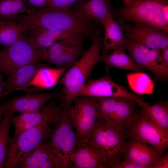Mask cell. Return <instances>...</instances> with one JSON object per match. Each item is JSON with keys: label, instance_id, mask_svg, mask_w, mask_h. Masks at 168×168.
<instances>
[{"label": "cell", "instance_id": "obj_1", "mask_svg": "<svg viewBox=\"0 0 168 168\" xmlns=\"http://www.w3.org/2000/svg\"><path fill=\"white\" fill-rule=\"evenodd\" d=\"M30 29L42 27L68 31L85 39H92L98 30L93 22L72 8L56 9L44 7L32 10L23 18Z\"/></svg>", "mask_w": 168, "mask_h": 168}, {"label": "cell", "instance_id": "obj_2", "mask_svg": "<svg viewBox=\"0 0 168 168\" xmlns=\"http://www.w3.org/2000/svg\"><path fill=\"white\" fill-rule=\"evenodd\" d=\"M89 49L65 73L58 83L64 86L61 97L64 105L69 107L86 83L94 66L101 61L100 50L102 44L101 30L97 31Z\"/></svg>", "mask_w": 168, "mask_h": 168}, {"label": "cell", "instance_id": "obj_3", "mask_svg": "<svg viewBox=\"0 0 168 168\" xmlns=\"http://www.w3.org/2000/svg\"><path fill=\"white\" fill-rule=\"evenodd\" d=\"M112 13L122 22L144 23L168 32V0H133Z\"/></svg>", "mask_w": 168, "mask_h": 168}, {"label": "cell", "instance_id": "obj_4", "mask_svg": "<svg viewBox=\"0 0 168 168\" xmlns=\"http://www.w3.org/2000/svg\"><path fill=\"white\" fill-rule=\"evenodd\" d=\"M124 129L114 123L98 120L87 142L106 160L109 168L120 162L125 142Z\"/></svg>", "mask_w": 168, "mask_h": 168}, {"label": "cell", "instance_id": "obj_5", "mask_svg": "<svg viewBox=\"0 0 168 168\" xmlns=\"http://www.w3.org/2000/svg\"><path fill=\"white\" fill-rule=\"evenodd\" d=\"M68 107H64L58 120L51 130L49 147L59 168L73 167L70 156L78 144L76 133L68 116Z\"/></svg>", "mask_w": 168, "mask_h": 168}, {"label": "cell", "instance_id": "obj_6", "mask_svg": "<svg viewBox=\"0 0 168 168\" xmlns=\"http://www.w3.org/2000/svg\"><path fill=\"white\" fill-rule=\"evenodd\" d=\"M68 107V113L76 130L78 145L87 142L99 113L94 97L79 96Z\"/></svg>", "mask_w": 168, "mask_h": 168}, {"label": "cell", "instance_id": "obj_7", "mask_svg": "<svg viewBox=\"0 0 168 168\" xmlns=\"http://www.w3.org/2000/svg\"><path fill=\"white\" fill-rule=\"evenodd\" d=\"M49 124L45 123L10 137L4 168L18 167L27 154L40 143L50 138L51 130Z\"/></svg>", "mask_w": 168, "mask_h": 168}, {"label": "cell", "instance_id": "obj_8", "mask_svg": "<svg viewBox=\"0 0 168 168\" xmlns=\"http://www.w3.org/2000/svg\"><path fill=\"white\" fill-rule=\"evenodd\" d=\"M131 139L150 145L161 155L168 147V133L149 119L142 110L127 128Z\"/></svg>", "mask_w": 168, "mask_h": 168}, {"label": "cell", "instance_id": "obj_9", "mask_svg": "<svg viewBox=\"0 0 168 168\" xmlns=\"http://www.w3.org/2000/svg\"><path fill=\"white\" fill-rule=\"evenodd\" d=\"M41 49L34 47L22 36L0 53V72L32 63H40Z\"/></svg>", "mask_w": 168, "mask_h": 168}, {"label": "cell", "instance_id": "obj_10", "mask_svg": "<svg viewBox=\"0 0 168 168\" xmlns=\"http://www.w3.org/2000/svg\"><path fill=\"white\" fill-rule=\"evenodd\" d=\"M106 73L103 77L91 80L85 83L78 93L79 96L93 97H117L131 99L141 107L146 103L143 99L132 93L126 87L114 82L110 76L109 68L106 67Z\"/></svg>", "mask_w": 168, "mask_h": 168}, {"label": "cell", "instance_id": "obj_11", "mask_svg": "<svg viewBox=\"0 0 168 168\" xmlns=\"http://www.w3.org/2000/svg\"><path fill=\"white\" fill-rule=\"evenodd\" d=\"M59 98L53 99L45 105L41 112L20 114L13 116L12 123L15 127V136L45 123H55L58 120L64 107L63 101L58 103Z\"/></svg>", "mask_w": 168, "mask_h": 168}, {"label": "cell", "instance_id": "obj_12", "mask_svg": "<svg viewBox=\"0 0 168 168\" xmlns=\"http://www.w3.org/2000/svg\"><path fill=\"white\" fill-rule=\"evenodd\" d=\"M126 40L124 47L128 51L131 57L139 67L143 70H150L157 79H167L168 71L161 64L159 50L150 49L128 36Z\"/></svg>", "mask_w": 168, "mask_h": 168}, {"label": "cell", "instance_id": "obj_13", "mask_svg": "<svg viewBox=\"0 0 168 168\" xmlns=\"http://www.w3.org/2000/svg\"><path fill=\"white\" fill-rule=\"evenodd\" d=\"M122 30L135 41L151 49L161 50L168 45V32L142 23L122 24Z\"/></svg>", "mask_w": 168, "mask_h": 168}, {"label": "cell", "instance_id": "obj_14", "mask_svg": "<svg viewBox=\"0 0 168 168\" xmlns=\"http://www.w3.org/2000/svg\"><path fill=\"white\" fill-rule=\"evenodd\" d=\"M63 90L59 91L26 93L25 95L11 99L2 104L5 111L20 114L39 112L49 101L63 96Z\"/></svg>", "mask_w": 168, "mask_h": 168}, {"label": "cell", "instance_id": "obj_15", "mask_svg": "<svg viewBox=\"0 0 168 168\" xmlns=\"http://www.w3.org/2000/svg\"><path fill=\"white\" fill-rule=\"evenodd\" d=\"M48 66L40 63H32L3 72L6 77V80L2 97L12 92L21 91L30 81L39 68Z\"/></svg>", "mask_w": 168, "mask_h": 168}, {"label": "cell", "instance_id": "obj_16", "mask_svg": "<svg viewBox=\"0 0 168 168\" xmlns=\"http://www.w3.org/2000/svg\"><path fill=\"white\" fill-rule=\"evenodd\" d=\"M158 154L157 150L153 147L131 139L129 142H126L123 156L125 160L131 161L144 168H153L156 158Z\"/></svg>", "mask_w": 168, "mask_h": 168}, {"label": "cell", "instance_id": "obj_17", "mask_svg": "<svg viewBox=\"0 0 168 168\" xmlns=\"http://www.w3.org/2000/svg\"><path fill=\"white\" fill-rule=\"evenodd\" d=\"M70 159L75 168H109L106 160L88 142L77 145Z\"/></svg>", "mask_w": 168, "mask_h": 168}, {"label": "cell", "instance_id": "obj_18", "mask_svg": "<svg viewBox=\"0 0 168 168\" xmlns=\"http://www.w3.org/2000/svg\"><path fill=\"white\" fill-rule=\"evenodd\" d=\"M47 140L40 143L20 162L19 168H59Z\"/></svg>", "mask_w": 168, "mask_h": 168}, {"label": "cell", "instance_id": "obj_19", "mask_svg": "<svg viewBox=\"0 0 168 168\" xmlns=\"http://www.w3.org/2000/svg\"><path fill=\"white\" fill-rule=\"evenodd\" d=\"M44 66L39 68L30 81L21 91H25L30 86L36 87L35 91L51 88L58 84L60 77L67 69L52 68Z\"/></svg>", "mask_w": 168, "mask_h": 168}, {"label": "cell", "instance_id": "obj_20", "mask_svg": "<svg viewBox=\"0 0 168 168\" xmlns=\"http://www.w3.org/2000/svg\"><path fill=\"white\" fill-rule=\"evenodd\" d=\"M105 29V36L102 55H105L111 50L125 44L124 39L121 27L115 21L109 11L107 13L103 23Z\"/></svg>", "mask_w": 168, "mask_h": 168}, {"label": "cell", "instance_id": "obj_21", "mask_svg": "<svg viewBox=\"0 0 168 168\" xmlns=\"http://www.w3.org/2000/svg\"><path fill=\"white\" fill-rule=\"evenodd\" d=\"M110 0H86L78 3L75 9L92 21L103 25L106 15L110 11Z\"/></svg>", "mask_w": 168, "mask_h": 168}, {"label": "cell", "instance_id": "obj_22", "mask_svg": "<svg viewBox=\"0 0 168 168\" xmlns=\"http://www.w3.org/2000/svg\"><path fill=\"white\" fill-rule=\"evenodd\" d=\"M128 98L119 97L114 110L109 121L123 128H127L131 122L138 116L135 103Z\"/></svg>", "mask_w": 168, "mask_h": 168}, {"label": "cell", "instance_id": "obj_23", "mask_svg": "<svg viewBox=\"0 0 168 168\" xmlns=\"http://www.w3.org/2000/svg\"><path fill=\"white\" fill-rule=\"evenodd\" d=\"M105 63L107 67H116L136 72L143 70L134 62L130 56L124 51V45H121L114 49L109 54L101 55V61Z\"/></svg>", "mask_w": 168, "mask_h": 168}, {"label": "cell", "instance_id": "obj_24", "mask_svg": "<svg viewBox=\"0 0 168 168\" xmlns=\"http://www.w3.org/2000/svg\"><path fill=\"white\" fill-rule=\"evenodd\" d=\"M83 41H78L60 55L47 56L43 58L48 64L56 66L57 68L68 69L72 66L85 53L82 45Z\"/></svg>", "mask_w": 168, "mask_h": 168}, {"label": "cell", "instance_id": "obj_25", "mask_svg": "<svg viewBox=\"0 0 168 168\" xmlns=\"http://www.w3.org/2000/svg\"><path fill=\"white\" fill-rule=\"evenodd\" d=\"M28 29L13 20L0 19V44L7 47L11 46Z\"/></svg>", "mask_w": 168, "mask_h": 168}, {"label": "cell", "instance_id": "obj_26", "mask_svg": "<svg viewBox=\"0 0 168 168\" xmlns=\"http://www.w3.org/2000/svg\"><path fill=\"white\" fill-rule=\"evenodd\" d=\"M142 111L145 116L161 130L168 133V103L160 101L151 105L149 103Z\"/></svg>", "mask_w": 168, "mask_h": 168}, {"label": "cell", "instance_id": "obj_27", "mask_svg": "<svg viewBox=\"0 0 168 168\" xmlns=\"http://www.w3.org/2000/svg\"><path fill=\"white\" fill-rule=\"evenodd\" d=\"M127 78L130 87L136 94L153 95L154 82L146 73L143 72L129 73Z\"/></svg>", "mask_w": 168, "mask_h": 168}, {"label": "cell", "instance_id": "obj_28", "mask_svg": "<svg viewBox=\"0 0 168 168\" xmlns=\"http://www.w3.org/2000/svg\"><path fill=\"white\" fill-rule=\"evenodd\" d=\"M13 113L5 111L0 121V168H4L7 156Z\"/></svg>", "mask_w": 168, "mask_h": 168}, {"label": "cell", "instance_id": "obj_29", "mask_svg": "<svg viewBox=\"0 0 168 168\" xmlns=\"http://www.w3.org/2000/svg\"><path fill=\"white\" fill-rule=\"evenodd\" d=\"M31 10L24 0H0V19H14L19 14L29 13Z\"/></svg>", "mask_w": 168, "mask_h": 168}, {"label": "cell", "instance_id": "obj_30", "mask_svg": "<svg viewBox=\"0 0 168 168\" xmlns=\"http://www.w3.org/2000/svg\"><path fill=\"white\" fill-rule=\"evenodd\" d=\"M83 0H50L46 7L63 9L69 8L76 3H79Z\"/></svg>", "mask_w": 168, "mask_h": 168}, {"label": "cell", "instance_id": "obj_31", "mask_svg": "<svg viewBox=\"0 0 168 168\" xmlns=\"http://www.w3.org/2000/svg\"><path fill=\"white\" fill-rule=\"evenodd\" d=\"M168 154L158 155L156 158L153 168H168Z\"/></svg>", "mask_w": 168, "mask_h": 168}, {"label": "cell", "instance_id": "obj_32", "mask_svg": "<svg viewBox=\"0 0 168 168\" xmlns=\"http://www.w3.org/2000/svg\"><path fill=\"white\" fill-rule=\"evenodd\" d=\"M50 0H27L30 8L37 9L46 7Z\"/></svg>", "mask_w": 168, "mask_h": 168}, {"label": "cell", "instance_id": "obj_33", "mask_svg": "<svg viewBox=\"0 0 168 168\" xmlns=\"http://www.w3.org/2000/svg\"><path fill=\"white\" fill-rule=\"evenodd\" d=\"M112 168H144L139 166L133 162L128 160H124L123 161L119 162L115 165Z\"/></svg>", "mask_w": 168, "mask_h": 168}, {"label": "cell", "instance_id": "obj_34", "mask_svg": "<svg viewBox=\"0 0 168 168\" xmlns=\"http://www.w3.org/2000/svg\"><path fill=\"white\" fill-rule=\"evenodd\" d=\"M160 58L162 66L168 71V46L161 49Z\"/></svg>", "mask_w": 168, "mask_h": 168}, {"label": "cell", "instance_id": "obj_35", "mask_svg": "<svg viewBox=\"0 0 168 168\" xmlns=\"http://www.w3.org/2000/svg\"><path fill=\"white\" fill-rule=\"evenodd\" d=\"M5 81L2 73L0 72V99L2 97L4 90Z\"/></svg>", "mask_w": 168, "mask_h": 168}, {"label": "cell", "instance_id": "obj_36", "mask_svg": "<svg viewBox=\"0 0 168 168\" xmlns=\"http://www.w3.org/2000/svg\"><path fill=\"white\" fill-rule=\"evenodd\" d=\"M5 112V110L2 105L0 104V121Z\"/></svg>", "mask_w": 168, "mask_h": 168}, {"label": "cell", "instance_id": "obj_37", "mask_svg": "<svg viewBox=\"0 0 168 168\" xmlns=\"http://www.w3.org/2000/svg\"><path fill=\"white\" fill-rule=\"evenodd\" d=\"M125 4H128L131 2L133 0H123Z\"/></svg>", "mask_w": 168, "mask_h": 168}, {"label": "cell", "instance_id": "obj_38", "mask_svg": "<svg viewBox=\"0 0 168 168\" xmlns=\"http://www.w3.org/2000/svg\"></svg>", "mask_w": 168, "mask_h": 168}]
</instances>
